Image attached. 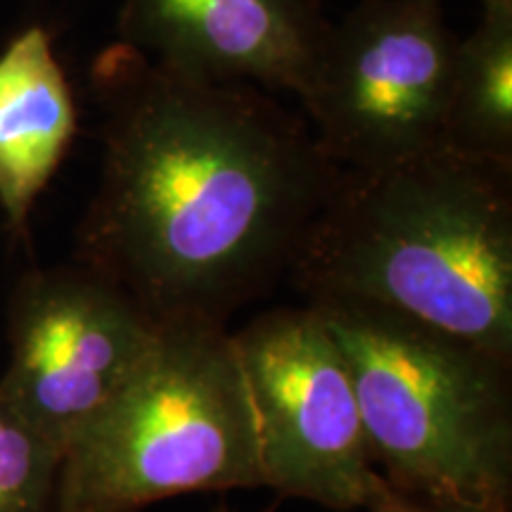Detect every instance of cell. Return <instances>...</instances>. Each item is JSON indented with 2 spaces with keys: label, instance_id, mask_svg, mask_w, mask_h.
<instances>
[{
  "label": "cell",
  "instance_id": "8992f818",
  "mask_svg": "<svg viewBox=\"0 0 512 512\" xmlns=\"http://www.w3.org/2000/svg\"><path fill=\"white\" fill-rule=\"evenodd\" d=\"M230 339L264 486L328 510H366L377 470L347 358L316 306L264 311Z\"/></svg>",
  "mask_w": 512,
  "mask_h": 512
},
{
  "label": "cell",
  "instance_id": "5bb4252c",
  "mask_svg": "<svg viewBox=\"0 0 512 512\" xmlns=\"http://www.w3.org/2000/svg\"><path fill=\"white\" fill-rule=\"evenodd\" d=\"M221 512H226V510H221Z\"/></svg>",
  "mask_w": 512,
  "mask_h": 512
},
{
  "label": "cell",
  "instance_id": "7c38bea8",
  "mask_svg": "<svg viewBox=\"0 0 512 512\" xmlns=\"http://www.w3.org/2000/svg\"><path fill=\"white\" fill-rule=\"evenodd\" d=\"M368 512H477L463 505L453 503H437L430 498H420L413 494H403V491L394 489L377 475L373 477V486H370V496L366 503Z\"/></svg>",
  "mask_w": 512,
  "mask_h": 512
},
{
  "label": "cell",
  "instance_id": "ba28073f",
  "mask_svg": "<svg viewBox=\"0 0 512 512\" xmlns=\"http://www.w3.org/2000/svg\"><path fill=\"white\" fill-rule=\"evenodd\" d=\"M332 24L318 0H124L117 41L178 74L306 100Z\"/></svg>",
  "mask_w": 512,
  "mask_h": 512
},
{
  "label": "cell",
  "instance_id": "6da1fadb",
  "mask_svg": "<svg viewBox=\"0 0 512 512\" xmlns=\"http://www.w3.org/2000/svg\"><path fill=\"white\" fill-rule=\"evenodd\" d=\"M91 88L102 166L74 259L159 325L226 328L290 273L339 169L264 88L178 74L121 41Z\"/></svg>",
  "mask_w": 512,
  "mask_h": 512
},
{
  "label": "cell",
  "instance_id": "5b68a950",
  "mask_svg": "<svg viewBox=\"0 0 512 512\" xmlns=\"http://www.w3.org/2000/svg\"><path fill=\"white\" fill-rule=\"evenodd\" d=\"M458 41L444 0H361L332 24L302 102L325 159L373 169L441 150Z\"/></svg>",
  "mask_w": 512,
  "mask_h": 512
},
{
  "label": "cell",
  "instance_id": "9c48e42d",
  "mask_svg": "<svg viewBox=\"0 0 512 512\" xmlns=\"http://www.w3.org/2000/svg\"><path fill=\"white\" fill-rule=\"evenodd\" d=\"M79 133V107L53 31L29 24L0 50V214L29 247L31 214Z\"/></svg>",
  "mask_w": 512,
  "mask_h": 512
},
{
  "label": "cell",
  "instance_id": "3957f363",
  "mask_svg": "<svg viewBox=\"0 0 512 512\" xmlns=\"http://www.w3.org/2000/svg\"><path fill=\"white\" fill-rule=\"evenodd\" d=\"M306 302L347 358L377 475L403 494L512 512V363L387 306Z\"/></svg>",
  "mask_w": 512,
  "mask_h": 512
},
{
  "label": "cell",
  "instance_id": "52a82bcc",
  "mask_svg": "<svg viewBox=\"0 0 512 512\" xmlns=\"http://www.w3.org/2000/svg\"><path fill=\"white\" fill-rule=\"evenodd\" d=\"M0 394L64 453L157 344L162 325L95 268L31 266L5 311Z\"/></svg>",
  "mask_w": 512,
  "mask_h": 512
},
{
  "label": "cell",
  "instance_id": "4fadbf2b",
  "mask_svg": "<svg viewBox=\"0 0 512 512\" xmlns=\"http://www.w3.org/2000/svg\"><path fill=\"white\" fill-rule=\"evenodd\" d=\"M484 10H510L512 12V0H479Z\"/></svg>",
  "mask_w": 512,
  "mask_h": 512
},
{
  "label": "cell",
  "instance_id": "7a4b0ae2",
  "mask_svg": "<svg viewBox=\"0 0 512 512\" xmlns=\"http://www.w3.org/2000/svg\"><path fill=\"white\" fill-rule=\"evenodd\" d=\"M287 275L306 299L387 306L512 363V164L441 147L339 169Z\"/></svg>",
  "mask_w": 512,
  "mask_h": 512
},
{
  "label": "cell",
  "instance_id": "8fae6325",
  "mask_svg": "<svg viewBox=\"0 0 512 512\" xmlns=\"http://www.w3.org/2000/svg\"><path fill=\"white\" fill-rule=\"evenodd\" d=\"M62 451L0 394V512H60Z\"/></svg>",
  "mask_w": 512,
  "mask_h": 512
},
{
  "label": "cell",
  "instance_id": "30bf717a",
  "mask_svg": "<svg viewBox=\"0 0 512 512\" xmlns=\"http://www.w3.org/2000/svg\"><path fill=\"white\" fill-rule=\"evenodd\" d=\"M444 147L512 164V12L484 10L460 38L448 86Z\"/></svg>",
  "mask_w": 512,
  "mask_h": 512
},
{
  "label": "cell",
  "instance_id": "277c9868",
  "mask_svg": "<svg viewBox=\"0 0 512 512\" xmlns=\"http://www.w3.org/2000/svg\"><path fill=\"white\" fill-rule=\"evenodd\" d=\"M256 486L259 444L230 332L162 325L143 366L64 448L60 512H143Z\"/></svg>",
  "mask_w": 512,
  "mask_h": 512
}]
</instances>
